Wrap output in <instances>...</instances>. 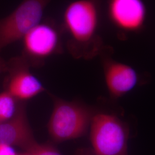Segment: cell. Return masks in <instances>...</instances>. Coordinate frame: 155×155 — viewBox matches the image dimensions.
<instances>
[{"instance_id": "cell-4", "label": "cell", "mask_w": 155, "mask_h": 155, "mask_svg": "<svg viewBox=\"0 0 155 155\" xmlns=\"http://www.w3.org/2000/svg\"><path fill=\"white\" fill-rule=\"evenodd\" d=\"M99 15L96 0H75L67 6L63 23L75 45H86L94 41L99 25Z\"/></svg>"}, {"instance_id": "cell-12", "label": "cell", "mask_w": 155, "mask_h": 155, "mask_svg": "<svg viewBox=\"0 0 155 155\" xmlns=\"http://www.w3.org/2000/svg\"><path fill=\"white\" fill-rule=\"evenodd\" d=\"M0 155H18L13 147L1 144L0 145Z\"/></svg>"}, {"instance_id": "cell-9", "label": "cell", "mask_w": 155, "mask_h": 155, "mask_svg": "<svg viewBox=\"0 0 155 155\" xmlns=\"http://www.w3.org/2000/svg\"><path fill=\"white\" fill-rule=\"evenodd\" d=\"M104 66L106 86L113 97H120L136 85L138 77L133 67L111 59L106 60Z\"/></svg>"}, {"instance_id": "cell-15", "label": "cell", "mask_w": 155, "mask_h": 155, "mask_svg": "<svg viewBox=\"0 0 155 155\" xmlns=\"http://www.w3.org/2000/svg\"><path fill=\"white\" fill-rule=\"evenodd\" d=\"M33 155L32 153H27V152H25L24 153H23V154H21V155Z\"/></svg>"}, {"instance_id": "cell-6", "label": "cell", "mask_w": 155, "mask_h": 155, "mask_svg": "<svg viewBox=\"0 0 155 155\" xmlns=\"http://www.w3.org/2000/svg\"><path fill=\"white\" fill-rule=\"evenodd\" d=\"M5 91L18 101L31 99L45 91V87L30 71L31 65L22 56L7 61Z\"/></svg>"}, {"instance_id": "cell-14", "label": "cell", "mask_w": 155, "mask_h": 155, "mask_svg": "<svg viewBox=\"0 0 155 155\" xmlns=\"http://www.w3.org/2000/svg\"><path fill=\"white\" fill-rule=\"evenodd\" d=\"M77 155H91L89 154V153H87V152H85V151H80L79 152H78V154ZM95 155L94 153H93V155Z\"/></svg>"}, {"instance_id": "cell-2", "label": "cell", "mask_w": 155, "mask_h": 155, "mask_svg": "<svg viewBox=\"0 0 155 155\" xmlns=\"http://www.w3.org/2000/svg\"><path fill=\"white\" fill-rule=\"evenodd\" d=\"M91 118L82 106L56 100L47 126L50 137L58 143L79 138L86 132Z\"/></svg>"}, {"instance_id": "cell-11", "label": "cell", "mask_w": 155, "mask_h": 155, "mask_svg": "<svg viewBox=\"0 0 155 155\" xmlns=\"http://www.w3.org/2000/svg\"><path fill=\"white\" fill-rule=\"evenodd\" d=\"M29 153L33 155H62L55 147L49 144L38 143Z\"/></svg>"}, {"instance_id": "cell-3", "label": "cell", "mask_w": 155, "mask_h": 155, "mask_svg": "<svg viewBox=\"0 0 155 155\" xmlns=\"http://www.w3.org/2000/svg\"><path fill=\"white\" fill-rule=\"evenodd\" d=\"M51 0H22L6 16L0 18V52L41 22Z\"/></svg>"}, {"instance_id": "cell-10", "label": "cell", "mask_w": 155, "mask_h": 155, "mask_svg": "<svg viewBox=\"0 0 155 155\" xmlns=\"http://www.w3.org/2000/svg\"><path fill=\"white\" fill-rule=\"evenodd\" d=\"M19 101L6 91L0 93V123L9 121L16 116L22 105L18 104Z\"/></svg>"}, {"instance_id": "cell-1", "label": "cell", "mask_w": 155, "mask_h": 155, "mask_svg": "<svg viewBox=\"0 0 155 155\" xmlns=\"http://www.w3.org/2000/svg\"><path fill=\"white\" fill-rule=\"evenodd\" d=\"M90 141L95 155H129V133L116 117L99 113L91 118Z\"/></svg>"}, {"instance_id": "cell-7", "label": "cell", "mask_w": 155, "mask_h": 155, "mask_svg": "<svg viewBox=\"0 0 155 155\" xmlns=\"http://www.w3.org/2000/svg\"><path fill=\"white\" fill-rule=\"evenodd\" d=\"M107 13L117 28L125 32H136L144 27L147 9L143 0H109Z\"/></svg>"}, {"instance_id": "cell-8", "label": "cell", "mask_w": 155, "mask_h": 155, "mask_svg": "<svg viewBox=\"0 0 155 155\" xmlns=\"http://www.w3.org/2000/svg\"><path fill=\"white\" fill-rule=\"evenodd\" d=\"M38 144L28 122L25 107L22 104L13 118L0 123V145L17 147L28 153Z\"/></svg>"}, {"instance_id": "cell-13", "label": "cell", "mask_w": 155, "mask_h": 155, "mask_svg": "<svg viewBox=\"0 0 155 155\" xmlns=\"http://www.w3.org/2000/svg\"><path fill=\"white\" fill-rule=\"evenodd\" d=\"M8 68V64L7 61L4 60L0 56V74L2 73H6L7 71Z\"/></svg>"}, {"instance_id": "cell-5", "label": "cell", "mask_w": 155, "mask_h": 155, "mask_svg": "<svg viewBox=\"0 0 155 155\" xmlns=\"http://www.w3.org/2000/svg\"><path fill=\"white\" fill-rule=\"evenodd\" d=\"M23 56L31 66L37 64L61 49V32L51 22H40L22 39Z\"/></svg>"}]
</instances>
